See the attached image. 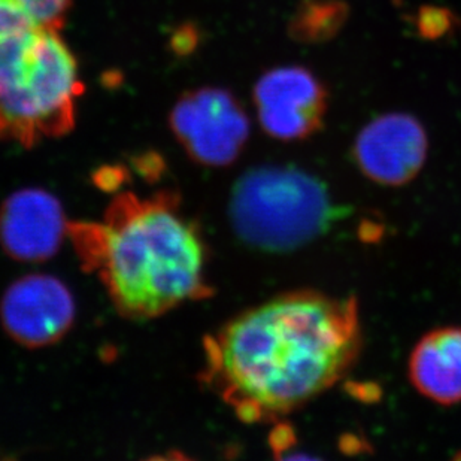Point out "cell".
Masks as SVG:
<instances>
[{
	"instance_id": "obj_1",
	"label": "cell",
	"mask_w": 461,
	"mask_h": 461,
	"mask_svg": "<svg viewBox=\"0 0 461 461\" xmlns=\"http://www.w3.org/2000/svg\"><path fill=\"white\" fill-rule=\"evenodd\" d=\"M360 345L353 299L288 293L240 313L206 342L205 379L242 420L267 421L333 387Z\"/></svg>"
},
{
	"instance_id": "obj_2",
	"label": "cell",
	"mask_w": 461,
	"mask_h": 461,
	"mask_svg": "<svg viewBox=\"0 0 461 461\" xmlns=\"http://www.w3.org/2000/svg\"><path fill=\"white\" fill-rule=\"evenodd\" d=\"M86 269L99 276L115 308L156 318L208 294L201 233L166 194L117 197L102 221L68 227Z\"/></svg>"
},
{
	"instance_id": "obj_3",
	"label": "cell",
	"mask_w": 461,
	"mask_h": 461,
	"mask_svg": "<svg viewBox=\"0 0 461 461\" xmlns=\"http://www.w3.org/2000/svg\"><path fill=\"white\" fill-rule=\"evenodd\" d=\"M84 92L59 29L0 35V140L33 147L69 133Z\"/></svg>"
},
{
	"instance_id": "obj_4",
	"label": "cell",
	"mask_w": 461,
	"mask_h": 461,
	"mask_svg": "<svg viewBox=\"0 0 461 461\" xmlns=\"http://www.w3.org/2000/svg\"><path fill=\"white\" fill-rule=\"evenodd\" d=\"M230 217L247 244L284 253L303 247L326 230L331 203L326 188L306 172L266 166L236 184Z\"/></svg>"
},
{
	"instance_id": "obj_5",
	"label": "cell",
	"mask_w": 461,
	"mask_h": 461,
	"mask_svg": "<svg viewBox=\"0 0 461 461\" xmlns=\"http://www.w3.org/2000/svg\"><path fill=\"white\" fill-rule=\"evenodd\" d=\"M170 126L187 153L203 165H229L249 136V120L236 97L221 88L184 95L170 113Z\"/></svg>"
},
{
	"instance_id": "obj_6",
	"label": "cell",
	"mask_w": 461,
	"mask_h": 461,
	"mask_svg": "<svg viewBox=\"0 0 461 461\" xmlns=\"http://www.w3.org/2000/svg\"><path fill=\"white\" fill-rule=\"evenodd\" d=\"M254 104L267 135L279 140H305L322 126L327 90L311 70L287 66L258 79Z\"/></svg>"
},
{
	"instance_id": "obj_7",
	"label": "cell",
	"mask_w": 461,
	"mask_h": 461,
	"mask_svg": "<svg viewBox=\"0 0 461 461\" xmlns=\"http://www.w3.org/2000/svg\"><path fill=\"white\" fill-rule=\"evenodd\" d=\"M429 140L421 122L410 113H385L366 124L354 144L361 172L381 185L412 181L426 163Z\"/></svg>"
},
{
	"instance_id": "obj_8",
	"label": "cell",
	"mask_w": 461,
	"mask_h": 461,
	"mask_svg": "<svg viewBox=\"0 0 461 461\" xmlns=\"http://www.w3.org/2000/svg\"><path fill=\"white\" fill-rule=\"evenodd\" d=\"M74 299L56 278L32 275L5 293L0 317L14 339L27 347H44L60 339L74 321Z\"/></svg>"
},
{
	"instance_id": "obj_9",
	"label": "cell",
	"mask_w": 461,
	"mask_h": 461,
	"mask_svg": "<svg viewBox=\"0 0 461 461\" xmlns=\"http://www.w3.org/2000/svg\"><path fill=\"white\" fill-rule=\"evenodd\" d=\"M63 229L56 199L38 190L14 194L0 211V242L18 260H44L52 256Z\"/></svg>"
},
{
	"instance_id": "obj_10",
	"label": "cell",
	"mask_w": 461,
	"mask_h": 461,
	"mask_svg": "<svg viewBox=\"0 0 461 461\" xmlns=\"http://www.w3.org/2000/svg\"><path fill=\"white\" fill-rule=\"evenodd\" d=\"M410 378L422 396L439 405L461 402V329L444 327L420 339L410 358Z\"/></svg>"
},
{
	"instance_id": "obj_11",
	"label": "cell",
	"mask_w": 461,
	"mask_h": 461,
	"mask_svg": "<svg viewBox=\"0 0 461 461\" xmlns=\"http://www.w3.org/2000/svg\"><path fill=\"white\" fill-rule=\"evenodd\" d=\"M348 17L345 0H302L288 23V35L299 44H324L339 35Z\"/></svg>"
},
{
	"instance_id": "obj_12",
	"label": "cell",
	"mask_w": 461,
	"mask_h": 461,
	"mask_svg": "<svg viewBox=\"0 0 461 461\" xmlns=\"http://www.w3.org/2000/svg\"><path fill=\"white\" fill-rule=\"evenodd\" d=\"M72 0H0V35L27 29H59Z\"/></svg>"
},
{
	"instance_id": "obj_13",
	"label": "cell",
	"mask_w": 461,
	"mask_h": 461,
	"mask_svg": "<svg viewBox=\"0 0 461 461\" xmlns=\"http://www.w3.org/2000/svg\"><path fill=\"white\" fill-rule=\"evenodd\" d=\"M457 17L451 9L438 5H422L415 15V29L421 40L439 41L451 35Z\"/></svg>"
}]
</instances>
